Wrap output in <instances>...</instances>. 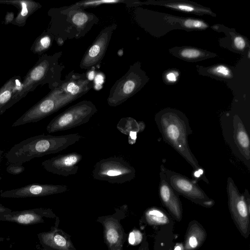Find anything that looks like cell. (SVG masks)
Wrapping results in <instances>:
<instances>
[{
	"instance_id": "32",
	"label": "cell",
	"mask_w": 250,
	"mask_h": 250,
	"mask_svg": "<svg viewBox=\"0 0 250 250\" xmlns=\"http://www.w3.org/2000/svg\"><path fill=\"white\" fill-rule=\"evenodd\" d=\"M22 10L21 12V15L22 17H25L28 13V10L27 9L26 4L24 1H21Z\"/></svg>"
},
{
	"instance_id": "29",
	"label": "cell",
	"mask_w": 250,
	"mask_h": 250,
	"mask_svg": "<svg viewBox=\"0 0 250 250\" xmlns=\"http://www.w3.org/2000/svg\"><path fill=\"white\" fill-rule=\"evenodd\" d=\"M51 42V39L48 35L44 36L41 39L40 41L42 48L43 49L48 48L50 46Z\"/></svg>"
},
{
	"instance_id": "17",
	"label": "cell",
	"mask_w": 250,
	"mask_h": 250,
	"mask_svg": "<svg viewBox=\"0 0 250 250\" xmlns=\"http://www.w3.org/2000/svg\"><path fill=\"white\" fill-rule=\"evenodd\" d=\"M206 236L205 230L198 222H190L186 235L185 250L197 249L204 243Z\"/></svg>"
},
{
	"instance_id": "6",
	"label": "cell",
	"mask_w": 250,
	"mask_h": 250,
	"mask_svg": "<svg viewBox=\"0 0 250 250\" xmlns=\"http://www.w3.org/2000/svg\"><path fill=\"white\" fill-rule=\"evenodd\" d=\"M92 176L95 180L112 184H123L135 178V168L125 158L114 156L98 161Z\"/></svg>"
},
{
	"instance_id": "27",
	"label": "cell",
	"mask_w": 250,
	"mask_h": 250,
	"mask_svg": "<svg viewBox=\"0 0 250 250\" xmlns=\"http://www.w3.org/2000/svg\"><path fill=\"white\" fill-rule=\"evenodd\" d=\"M106 236L108 241L111 244L116 243L119 238L118 233L114 229H110L108 230Z\"/></svg>"
},
{
	"instance_id": "15",
	"label": "cell",
	"mask_w": 250,
	"mask_h": 250,
	"mask_svg": "<svg viewBox=\"0 0 250 250\" xmlns=\"http://www.w3.org/2000/svg\"><path fill=\"white\" fill-rule=\"evenodd\" d=\"M47 212L48 211L41 208L12 211L8 214L0 216V221L23 225H33L42 222L43 216H46Z\"/></svg>"
},
{
	"instance_id": "26",
	"label": "cell",
	"mask_w": 250,
	"mask_h": 250,
	"mask_svg": "<svg viewBox=\"0 0 250 250\" xmlns=\"http://www.w3.org/2000/svg\"><path fill=\"white\" fill-rule=\"evenodd\" d=\"M142 239V234L138 231L131 232L129 234V243L130 244H137L141 241Z\"/></svg>"
},
{
	"instance_id": "14",
	"label": "cell",
	"mask_w": 250,
	"mask_h": 250,
	"mask_svg": "<svg viewBox=\"0 0 250 250\" xmlns=\"http://www.w3.org/2000/svg\"><path fill=\"white\" fill-rule=\"evenodd\" d=\"M159 195L163 205L174 218L180 221L182 218V207L178 194L166 181L163 174L160 171Z\"/></svg>"
},
{
	"instance_id": "3",
	"label": "cell",
	"mask_w": 250,
	"mask_h": 250,
	"mask_svg": "<svg viewBox=\"0 0 250 250\" xmlns=\"http://www.w3.org/2000/svg\"><path fill=\"white\" fill-rule=\"evenodd\" d=\"M83 138L78 133L60 136L38 135L13 146L5 157L11 164L21 165L34 158L61 152Z\"/></svg>"
},
{
	"instance_id": "13",
	"label": "cell",
	"mask_w": 250,
	"mask_h": 250,
	"mask_svg": "<svg viewBox=\"0 0 250 250\" xmlns=\"http://www.w3.org/2000/svg\"><path fill=\"white\" fill-rule=\"evenodd\" d=\"M61 13L65 18L68 24L69 31H74L75 38H79L84 36L94 24L99 21L94 14L82 9H69L63 7Z\"/></svg>"
},
{
	"instance_id": "30",
	"label": "cell",
	"mask_w": 250,
	"mask_h": 250,
	"mask_svg": "<svg viewBox=\"0 0 250 250\" xmlns=\"http://www.w3.org/2000/svg\"><path fill=\"white\" fill-rule=\"evenodd\" d=\"M54 242L56 245L60 247H63L66 245V240L62 236L57 234L53 237Z\"/></svg>"
},
{
	"instance_id": "8",
	"label": "cell",
	"mask_w": 250,
	"mask_h": 250,
	"mask_svg": "<svg viewBox=\"0 0 250 250\" xmlns=\"http://www.w3.org/2000/svg\"><path fill=\"white\" fill-rule=\"evenodd\" d=\"M228 205L231 216L241 234L247 238L250 234V195L247 189L241 194L233 179H227Z\"/></svg>"
},
{
	"instance_id": "33",
	"label": "cell",
	"mask_w": 250,
	"mask_h": 250,
	"mask_svg": "<svg viewBox=\"0 0 250 250\" xmlns=\"http://www.w3.org/2000/svg\"><path fill=\"white\" fill-rule=\"evenodd\" d=\"M94 76H95V74H94V71H90L88 73H87L86 77H87V78L90 81H92L94 79Z\"/></svg>"
},
{
	"instance_id": "24",
	"label": "cell",
	"mask_w": 250,
	"mask_h": 250,
	"mask_svg": "<svg viewBox=\"0 0 250 250\" xmlns=\"http://www.w3.org/2000/svg\"><path fill=\"white\" fill-rule=\"evenodd\" d=\"M12 92L10 88L5 87L0 91V108L3 106L10 100Z\"/></svg>"
},
{
	"instance_id": "2",
	"label": "cell",
	"mask_w": 250,
	"mask_h": 250,
	"mask_svg": "<svg viewBox=\"0 0 250 250\" xmlns=\"http://www.w3.org/2000/svg\"><path fill=\"white\" fill-rule=\"evenodd\" d=\"M155 121L163 140L184 158L202 178L204 170L190 150L188 136L192 133L188 118L181 111L165 108L159 111Z\"/></svg>"
},
{
	"instance_id": "21",
	"label": "cell",
	"mask_w": 250,
	"mask_h": 250,
	"mask_svg": "<svg viewBox=\"0 0 250 250\" xmlns=\"http://www.w3.org/2000/svg\"><path fill=\"white\" fill-rule=\"evenodd\" d=\"M181 24L184 28L192 29H205L208 26L204 21L194 19H184L181 21Z\"/></svg>"
},
{
	"instance_id": "19",
	"label": "cell",
	"mask_w": 250,
	"mask_h": 250,
	"mask_svg": "<svg viewBox=\"0 0 250 250\" xmlns=\"http://www.w3.org/2000/svg\"><path fill=\"white\" fill-rule=\"evenodd\" d=\"M178 54L181 58L188 61H193L206 58L210 56L211 53L208 54L200 49L193 47H183L178 52Z\"/></svg>"
},
{
	"instance_id": "9",
	"label": "cell",
	"mask_w": 250,
	"mask_h": 250,
	"mask_svg": "<svg viewBox=\"0 0 250 250\" xmlns=\"http://www.w3.org/2000/svg\"><path fill=\"white\" fill-rule=\"evenodd\" d=\"M161 172L167 182L178 194L195 203L206 207H211L214 201L210 198L196 183L188 177L160 166Z\"/></svg>"
},
{
	"instance_id": "20",
	"label": "cell",
	"mask_w": 250,
	"mask_h": 250,
	"mask_svg": "<svg viewBox=\"0 0 250 250\" xmlns=\"http://www.w3.org/2000/svg\"><path fill=\"white\" fill-rule=\"evenodd\" d=\"M146 216L148 223L152 225H164L169 222L167 215L157 208H152L148 210Z\"/></svg>"
},
{
	"instance_id": "5",
	"label": "cell",
	"mask_w": 250,
	"mask_h": 250,
	"mask_svg": "<svg viewBox=\"0 0 250 250\" xmlns=\"http://www.w3.org/2000/svg\"><path fill=\"white\" fill-rule=\"evenodd\" d=\"M148 80L145 72L141 69L140 62L133 63L111 88L107 99L108 104L111 107L121 104L140 91Z\"/></svg>"
},
{
	"instance_id": "18",
	"label": "cell",
	"mask_w": 250,
	"mask_h": 250,
	"mask_svg": "<svg viewBox=\"0 0 250 250\" xmlns=\"http://www.w3.org/2000/svg\"><path fill=\"white\" fill-rule=\"evenodd\" d=\"M117 128L122 133L129 135V137L135 142L137 133L143 131L145 125L142 122H138L132 118L127 117L121 119Z\"/></svg>"
},
{
	"instance_id": "11",
	"label": "cell",
	"mask_w": 250,
	"mask_h": 250,
	"mask_svg": "<svg viewBox=\"0 0 250 250\" xmlns=\"http://www.w3.org/2000/svg\"><path fill=\"white\" fill-rule=\"evenodd\" d=\"M83 159L78 152H71L58 155L43 161L42 165L48 172L67 177L76 174L78 170V164Z\"/></svg>"
},
{
	"instance_id": "34",
	"label": "cell",
	"mask_w": 250,
	"mask_h": 250,
	"mask_svg": "<svg viewBox=\"0 0 250 250\" xmlns=\"http://www.w3.org/2000/svg\"><path fill=\"white\" fill-rule=\"evenodd\" d=\"M181 246H177L175 247V250H181Z\"/></svg>"
},
{
	"instance_id": "22",
	"label": "cell",
	"mask_w": 250,
	"mask_h": 250,
	"mask_svg": "<svg viewBox=\"0 0 250 250\" xmlns=\"http://www.w3.org/2000/svg\"><path fill=\"white\" fill-rule=\"evenodd\" d=\"M208 72L222 78H230L232 77L231 70L228 66L219 64L211 67Z\"/></svg>"
},
{
	"instance_id": "35",
	"label": "cell",
	"mask_w": 250,
	"mask_h": 250,
	"mask_svg": "<svg viewBox=\"0 0 250 250\" xmlns=\"http://www.w3.org/2000/svg\"><path fill=\"white\" fill-rule=\"evenodd\" d=\"M5 240V238L0 237V242L3 241Z\"/></svg>"
},
{
	"instance_id": "7",
	"label": "cell",
	"mask_w": 250,
	"mask_h": 250,
	"mask_svg": "<svg viewBox=\"0 0 250 250\" xmlns=\"http://www.w3.org/2000/svg\"><path fill=\"white\" fill-rule=\"evenodd\" d=\"M97 112L91 101H82L55 117L47 125L46 130L51 133L77 127L87 123Z\"/></svg>"
},
{
	"instance_id": "4",
	"label": "cell",
	"mask_w": 250,
	"mask_h": 250,
	"mask_svg": "<svg viewBox=\"0 0 250 250\" xmlns=\"http://www.w3.org/2000/svg\"><path fill=\"white\" fill-rule=\"evenodd\" d=\"M223 137L233 154L250 169L249 132L237 114L227 113L220 119Z\"/></svg>"
},
{
	"instance_id": "1",
	"label": "cell",
	"mask_w": 250,
	"mask_h": 250,
	"mask_svg": "<svg viewBox=\"0 0 250 250\" xmlns=\"http://www.w3.org/2000/svg\"><path fill=\"white\" fill-rule=\"evenodd\" d=\"M92 84L85 74L71 72L48 95L17 119L12 126L43 119L86 94Z\"/></svg>"
},
{
	"instance_id": "16",
	"label": "cell",
	"mask_w": 250,
	"mask_h": 250,
	"mask_svg": "<svg viewBox=\"0 0 250 250\" xmlns=\"http://www.w3.org/2000/svg\"><path fill=\"white\" fill-rule=\"evenodd\" d=\"M149 4L164 6L183 12L193 13L198 15L208 14L215 16L209 9L199 5L188 1L165 0L150 1Z\"/></svg>"
},
{
	"instance_id": "23",
	"label": "cell",
	"mask_w": 250,
	"mask_h": 250,
	"mask_svg": "<svg viewBox=\"0 0 250 250\" xmlns=\"http://www.w3.org/2000/svg\"><path fill=\"white\" fill-rule=\"evenodd\" d=\"M232 43L234 48L240 51H244L247 46L246 40L241 35H234L232 40Z\"/></svg>"
},
{
	"instance_id": "28",
	"label": "cell",
	"mask_w": 250,
	"mask_h": 250,
	"mask_svg": "<svg viewBox=\"0 0 250 250\" xmlns=\"http://www.w3.org/2000/svg\"><path fill=\"white\" fill-rule=\"evenodd\" d=\"M179 74L176 70H169L165 75V79L168 83H173L177 81Z\"/></svg>"
},
{
	"instance_id": "10",
	"label": "cell",
	"mask_w": 250,
	"mask_h": 250,
	"mask_svg": "<svg viewBox=\"0 0 250 250\" xmlns=\"http://www.w3.org/2000/svg\"><path fill=\"white\" fill-rule=\"evenodd\" d=\"M117 25L113 24L103 29L81 61V69H89L99 65L103 59Z\"/></svg>"
},
{
	"instance_id": "12",
	"label": "cell",
	"mask_w": 250,
	"mask_h": 250,
	"mask_svg": "<svg viewBox=\"0 0 250 250\" xmlns=\"http://www.w3.org/2000/svg\"><path fill=\"white\" fill-rule=\"evenodd\" d=\"M68 190V186L64 185L32 184L4 191L0 193V197L9 198L41 197L60 193Z\"/></svg>"
},
{
	"instance_id": "36",
	"label": "cell",
	"mask_w": 250,
	"mask_h": 250,
	"mask_svg": "<svg viewBox=\"0 0 250 250\" xmlns=\"http://www.w3.org/2000/svg\"><path fill=\"white\" fill-rule=\"evenodd\" d=\"M169 250H171V249H170Z\"/></svg>"
},
{
	"instance_id": "31",
	"label": "cell",
	"mask_w": 250,
	"mask_h": 250,
	"mask_svg": "<svg viewBox=\"0 0 250 250\" xmlns=\"http://www.w3.org/2000/svg\"><path fill=\"white\" fill-rule=\"evenodd\" d=\"M12 211L11 209L0 205V216L8 214Z\"/></svg>"
},
{
	"instance_id": "25",
	"label": "cell",
	"mask_w": 250,
	"mask_h": 250,
	"mask_svg": "<svg viewBox=\"0 0 250 250\" xmlns=\"http://www.w3.org/2000/svg\"><path fill=\"white\" fill-rule=\"evenodd\" d=\"M25 169V168L21 165H17L11 164L9 165L7 168V171L12 174H19L22 172Z\"/></svg>"
}]
</instances>
